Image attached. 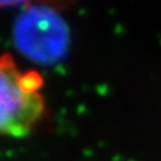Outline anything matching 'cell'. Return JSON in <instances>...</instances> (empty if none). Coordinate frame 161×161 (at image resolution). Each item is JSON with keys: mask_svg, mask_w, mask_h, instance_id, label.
Returning <instances> with one entry per match:
<instances>
[{"mask_svg": "<svg viewBox=\"0 0 161 161\" xmlns=\"http://www.w3.org/2000/svg\"><path fill=\"white\" fill-rule=\"evenodd\" d=\"M69 39L66 23L47 7H28L15 22L14 43L17 48L37 62L60 61L67 51Z\"/></svg>", "mask_w": 161, "mask_h": 161, "instance_id": "cell-2", "label": "cell"}, {"mask_svg": "<svg viewBox=\"0 0 161 161\" xmlns=\"http://www.w3.org/2000/svg\"><path fill=\"white\" fill-rule=\"evenodd\" d=\"M42 84L38 72H22L10 55L0 56V133L23 137L42 119Z\"/></svg>", "mask_w": 161, "mask_h": 161, "instance_id": "cell-1", "label": "cell"}]
</instances>
